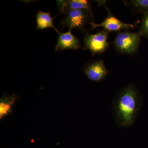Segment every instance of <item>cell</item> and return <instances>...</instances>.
Masks as SVG:
<instances>
[{"label": "cell", "instance_id": "obj_3", "mask_svg": "<svg viewBox=\"0 0 148 148\" xmlns=\"http://www.w3.org/2000/svg\"><path fill=\"white\" fill-rule=\"evenodd\" d=\"M108 34L105 30L95 34H86L84 38V47L93 54H101L108 47Z\"/></svg>", "mask_w": 148, "mask_h": 148}, {"label": "cell", "instance_id": "obj_4", "mask_svg": "<svg viewBox=\"0 0 148 148\" xmlns=\"http://www.w3.org/2000/svg\"><path fill=\"white\" fill-rule=\"evenodd\" d=\"M67 16L63 21L64 25L69 27V30L73 29L84 30L91 14L86 11L82 10H72L66 13Z\"/></svg>", "mask_w": 148, "mask_h": 148}, {"label": "cell", "instance_id": "obj_9", "mask_svg": "<svg viewBox=\"0 0 148 148\" xmlns=\"http://www.w3.org/2000/svg\"><path fill=\"white\" fill-rule=\"evenodd\" d=\"M17 97L16 95H5L0 100V118L7 116L11 113L13 105L16 102Z\"/></svg>", "mask_w": 148, "mask_h": 148}, {"label": "cell", "instance_id": "obj_7", "mask_svg": "<svg viewBox=\"0 0 148 148\" xmlns=\"http://www.w3.org/2000/svg\"><path fill=\"white\" fill-rule=\"evenodd\" d=\"M81 47L78 38L74 36L71 30L66 33H59L55 47L56 51L66 49H78Z\"/></svg>", "mask_w": 148, "mask_h": 148}, {"label": "cell", "instance_id": "obj_5", "mask_svg": "<svg viewBox=\"0 0 148 148\" xmlns=\"http://www.w3.org/2000/svg\"><path fill=\"white\" fill-rule=\"evenodd\" d=\"M108 10V15L102 23L98 24L91 23L92 29L101 27L108 32H120L122 30H127L134 29L136 25H138L135 23L129 24L123 23L113 15Z\"/></svg>", "mask_w": 148, "mask_h": 148}, {"label": "cell", "instance_id": "obj_12", "mask_svg": "<svg viewBox=\"0 0 148 148\" xmlns=\"http://www.w3.org/2000/svg\"><path fill=\"white\" fill-rule=\"evenodd\" d=\"M142 36L148 38V11L143 14L139 32Z\"/></svg>", "mask_w": 148, "mask_h": 148}, {"label": "cell", "instance_id": "obj_6", "mask_svg": "<svg viewBox=\"0 0 148 148\" xmlns=\"http://www.w3.org/2000/svg\"><path fill=\"white\" fill-rule=\"evenodd\" d=\"M84 71L86 77L95 82L103 80L109 73L105 64L101 60L91 61L85 66Z\"/></svg>", "mask_w": 148, "mask_h": 148}, {"label": "cell", "instance_id": "obj_8", "mask_svg": "<svg viewBox=\"0 0 148 148\" xmlns=\"http://www.w3.org/2000/svg\"><path fill=\"white\" fill-rule=\"evenodd\" d=\"M59 8L61 12L67 13L72 10H82L86 11L93 17L90 2L85 0H70L58 1Z\"/></svg>", "mask_w": 148, "mask_h": 148}, {"label": "cell", "instance_id": "obj_10", "mask_svg": "<svg viewBox=\"0 0 148 148\" xmlns=\"http://www.w3.org/2000/svg\"><path fill=\"white\" fill-rule=\"evenodd\" d=\"M36 21L37 29L42 30L51 28L59 34L58 30L53 26V18L49 12L38 11L36 15Z\"/></svg>", "mask_w": 148, "mask_h": 148}, {"label": "cell", "instance_id": "obj_1", "mask_svg": "<svg viewBox=\"0 0 148 148\" xmlns=\"http://www.w3.org/2000/svg\"><path fill=\"white\" fill-rule=\"evenodd\" d=\"M139 92L130 84L118 93L114 103L115 117L120 126L130 127L134 123L140 106Z\"/></svg>", "mask_w": 148, "mask_h": 148}, {"label": "cell", "instance_id": "obj_2", "mask_svg": "<svg viewBox=\"0 0 148 148\" xmlns=\"http://www.w3.org/2000/svg\"><path fill=\"white\" fill-rule=\"evenodd\" d=\"M142 36L139 32H122L119 33L114 41L116 50L124 54H134L137 52Z\"/></svg>", "mask_w": 148, "mask_h": 148}, {"label": "cell", "instance_id": "obj_11", "mask_svg": "<svg viewBox=\"0 0 148 148\" xmlns=\"http://www.w3.org/2000/svg\"><path fill=\"white\" fill-rule=\"evenodd\" d=\"M129 3L140 13L144 14L148 11V0H132Z\"/></svg>", "mask_w": 148, "mask_h": 148}]
</instances>
